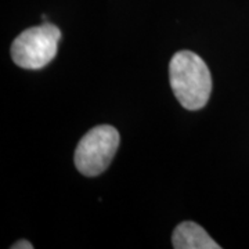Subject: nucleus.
<instances>
[{"mask_svg":"<svg viewBox=\"0 0 249 249\" xmlns=\"http://www.w3.org/2000/svg\"><path fill=\"white\" fill-rule=\"evenodd\" d=\"M169 82L180 106L188 111L204 108L212 93V75L198 54L181 50L172 57Z\"/></svg>","mask_w":249,"mask_h":249,"instance_id":"nucleus-1","label":"nucleus"},{"mask_svg":"<svg viewBox=\"0 0 249 249\" xmlns=\"http://www.w3.org/2000/svg\"><path fill=\"white\" fill-rule=\"evenodd\" d=\"M61 31L45 21L42 25L25 29L11 45V58L24 70H42L53 61L58 52Z\"/></svg>","mask_w":249,"mask_h":249,"instance_id":"nucleus-2","label":"nucleus"},{"mask_svg":"<svg viewBox=\"0 0 249 249\" xmlns=\"http://www.w3.org/2000/svg\"><path fill=\"white\" fill-rule=\"evenodd\" d=\"M119 132L111 124H98L90 129L78 142L75 166L83 176L96 178L106 172L119 147Z\"/></svg>","mask_w":249,"mask_h":249,"instance_id":"nucleus-3","label":"nucleus"},{"mask_svg":"<svg viewBox=\"0 0 249 249\" xmlns=\"http://www.w3.org/2000/svg\"><path fill=\"white\" fill-rule=\"evenodd\" d=\"M172 247L175 249H220L222 247L211 238L196 222H181L172 234Z\"/></svg>","mask_w":249,"mask_h":249,"instance_id":"nucleus-4","label":"nucleus"},{"mask_svg":"<svg viewBox=\"0 0 249 249\" xmlns=\"http://www.w3.org/2000/svg\"><path fill=\"white\" fill-rule=\"evenodd\" d=\"M11 249H32L34 248V245L29 242V241L27 240H18L16 244H13L11 247H10Z\"/></svg>","mask_w":249,"mask_h":249,"instance_id":"nucleus-5","label":"nucleus"}]
</instances>
